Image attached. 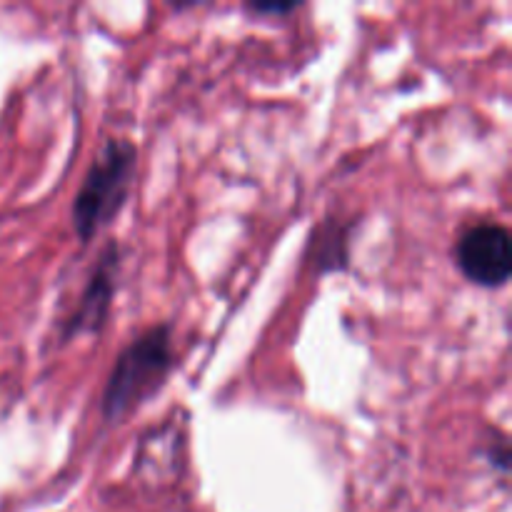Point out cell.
<instances>
[{"label":"cell","instance_id":"1","mask_svg":"<svg viewBox=\"0 0 512 512\" xmlns=\"http://www.w3.org/2000/svg\"><path fill=\"white\" fill-rule=\"evenodd\" d=\"M175 368L173 328L170 323L153 325L130 340L115 360L100 398V410L108 423H120L148 403Z\"/></svg>","mask_w":512,"mask_h":512},{"label":"cell","instance_id":"2","mask_svg":"<svg viewBox=\"0 0 512 512\" xmlns=\"http://www.w3.org/2000/svg\"><path fill=\"white\" fill-rule=\"evenodd\" d=\"M138 170V145L128 138H110L95 155L75 193L73 230L80 243H90L103 228H108L125 208Z\"/></svg>","mask_w":512,"mask_h":512},{"label":"cell","instance_id":"3","mask_svg":"<svg viewBox=\"0 0 512 512\" xmlns=\"http://www.w3.org/2000/svg\"><path fill=\"white\" fill-rule=\"evenodd\" d=\"M453 258L468 283L478 288H505L512 275L510 233L495 220H483L460 233Z\"/></svg>","mask_w":512,"mask_h":512},{"label":"cell","instance_id":"4","mask_svg":"<svg viewBox=\"0 0 512 512\" xmlns=\"http://www.w3.org/2000/svg\"><path fill=\"white\" fill-rule=\"evenodd\" d=\"M120 263H123L120 245L110 240L100 250L73 313L60 325V340L63 343L80 338V335H98L105 328L110 318V308H113L115 290H118Z\"/></svg>","mask_w":512,"mask_h":512},{"label":"cell","instance_id":"5","mask_svg":"<svg viewBox=\"0 0 512 512\" xmlns=\"http://www.w3.org/2000/svg\"><path fill=\"white\" fill-rule=\"evenodd\" d=\"M353 228L355 223H350V220L328 215L313 230L305 260L315 270V275L343 273L350 268V233H353Z\"/></svg>","mask_w":512,"mask_h":512},{"label":"cell","instance_id":"6","mask_svg":"<svg viewBox=\"0 0 512 512\" xmlns=\"http://www.w3.org/2000/svg\"><path fill=\"white\" fill-rule=\"evenodd\" d=\"M485 458L493 465L495 470H500L503 475H508L510 470V443L505 435H500L498 440H490L488 448H485Z\"/></svg>","mask_w":512,"mask_h":512},{"label":"cell","instance_id":"7","mask_svg":"<svg viewBox=\"0 0 512 512\" xmlns=\"http://www.w3.org/2000/svg\"><path fill=\"white\" fill-rule=\"evenodd\" d=\"M245 8L255 15H288L293 10L300 8V3H275V0H255L248 3Z\"/></svg>","mask_w":512,"mask_h":512}]
</instances>
